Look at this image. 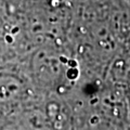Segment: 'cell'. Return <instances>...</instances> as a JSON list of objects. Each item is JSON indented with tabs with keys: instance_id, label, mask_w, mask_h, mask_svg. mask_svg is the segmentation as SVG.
<instances>
[{
	"instance_id": "obj_1",
	"label": "cell",
	"mask_w": 130,
	"mask_h": 130,
	"mask_svg": "<svg viewBox=\"0 0 130 130\" xmlns=\"http://www.w3.org/2000/svg\"><path fill=\"white\" fill-rule=\"evenodd\" d=\"M129 130H130V128H129Z\"/></svg>"
}]
</instances>
